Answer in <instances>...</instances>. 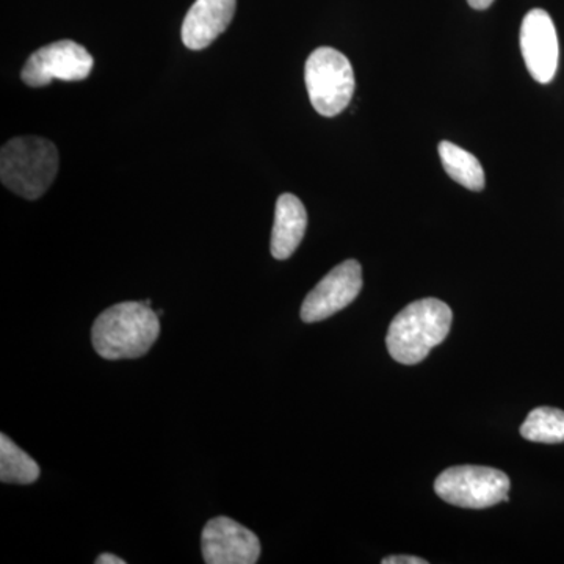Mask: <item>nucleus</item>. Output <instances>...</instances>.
I'll list each match as a JSON object with an SVG mask.
<instances>
[{"instance_id":"7ed1b4c3","label":"nucleus","mask_w":564,"mask_h":564,"mask_svg":"<svg viewBox=\"0 0 564 564\" xmlns=\"http://www.w3.org/2000/svg\"><path fill=\"white\" fill-rule=\"evenodd\" d=\"M58 173V151L41 137H17L0 152V180L24 199H39Z\"/></svg>"},{"instance_id":"dca6fc26","label":"nucleus","mask_w":564,"mask_h":564,"mask_svg":"<svg viewBox=\"0 0 564 564\" xmlns=\"http://www.w3.org/2000/svg\"><path fill=\"white\" fill-rule=\"evenodd\" d=\"M98 564H124V560L120 558V556L111 555V554H102L98 556L96 560Z\"/></svg>"},{"instance_id":"ddd939ff","label":"nucleus","mask_w":564,"mask_h":564,"mask_svg":"<svg viewBox=\"0 0 564 564\" xmlns=\"http://www.w3.org/2000/svg\"><path fill=\"white\" fill-rule=\"evenodd\" d=\"M40 466L7 434H0V480L2 484L31 485L40 478Z\"/></svg>"},{"instance_id":"39448f33","label":"nucleus","mask_w":564,"mask_h":564,"mask_svg":"<svg viewBox=\"0 0 564 564\" xmlns=\"http://www.w3.org/2000/svg\"><path fill=\"white\" fill-rule=\"evenodd\" d=\"M510 488L507 474L485 466L451 467L434 481V491L444 502L473 510L507 502Z\"/></svg>"},{"instance_id":"f03ea898","label":"nucleus","mask_w":564,"mask_h":564,"mask_svg":"<svg viewBox=\"0 0 564 564\" xmlns=\"http://www.w3.org/2000/svg\"><path fill=\"white\" fill-rule=\"evenodd\" d=\"M451 307L436 299H423L408 304L389 326L386 345L397 362L414 366L422 362L451 332Z\"/></svg>"},{"instance_id":"1a4fd4ad","label":"nucleus","mask_w":564,"mask_h":564,"mask_svg":"<svg viewBox=\"0 0 564 564\" xmlns=\"http://www.w3.org/2000/svg\"><path fill=\"white\" fill-rule=\"evenodd\" d=\"M521 51L530 76L540 84L554 80L558 69L560 44L547 11L532 10L521 25Z\"/></svg>"},{"instance_id":"2eb2a0df","label":"nucleus","mask_w":564,"mask_h":564,"mask_svg":"<svg viewBox=\"0 0 564 564\" xmlns=\"http://www.w3.org/2000/svg\"><path fill=\"white\" fill-rule=\"evenodd\" d=\"M383 564H426V560L419 558V556L411 555H392L383 558Z\"/></svg>"},{"instance_id":"f8f14e48","label":"nucleus","mask_w":564,"mask_h":564,"mask_svg":"<svg viewBox=\"0 0 564 564\" xmlns=\"http://www.w3.org/2000/svg\"><path fill=\"white\" fill-rule=\"evenodd\" d=\"M437 151H440L445 173L452 180L469 191H484L486 185L484 166L474 154L456 147L451 141H441Z\"/></svg>"},{"instance_id":"9d476101","label":"nucleus","mask_w":564,"mask_h":564,"mask_svg":"<svg viewBox=\"0 0 564 564\" xmlns=\"http://www.w3.org/2000/svg\"><path fill=\"white\" fill-rule=\"evenodd\" d=\"M237 0H195L182 24V41L192 51L206 50L236 14Z\"/></svg>"},{"instance_id":"423d86ee","label":"nucleus","mask_w":564,"mask_h":564,"mask_svg":"<svg viewBox=\"0 0 564 564\" xmlns=\"http://www.w3.org/2000/svg\"><path fill=\"white\" fill-rule=\"evenodd\" d=\"M95 61L90 52L76 41L62 40L33 52L22 68L21 79L32 88L52 80L79 82L90 76Z\"/></svg>"},{"instance_id":"20e7f679","label":"nucleus","mask_w":564,"mask_h":564,"mask_svg":"<svg viewBox=\"0 0 564 564\" xmlns=\"http://www.w3.org/2000/svg\"><path fill=\"white\" fill-rule=\"evenodd\" d=\"M307 95L315 111L333 118L343 113L355 95L351 63L333 47H318L304 66Z\"/></svg>"},{"instance_id":"f257e3e1","label":"nucleus","mask_w":564,"mask_h":564,"mask_svg":"<svg viewBox=\"0 0 564 564\" xmlns=\"http://www.w3.org/2000/svg\"><path fill=\"white\" fill-rule=\"evenodd\" d=\"M159 336V314L144 302L115 304L96 318L91 329L93 347L109 361L141 358Z\"/></svg>"},{"instance_id":"6e6552de","label":"nucleus","mask_w":564,"mask_h":564,"mask_svg":"<svg viewBox=\"0 0 564 564\" xmlns=\"http://www.w3.org/2000/svg\"><path fill=\"white\" fill-rule=\"evenodd\" d=\"M202 549L207 564H254L261 556L259 538L225 516L204 527Z\"/></svg>"},{"instance_id":"4468645a","label":"nucleus","mask_w":564,"mask_h":564,"mask_svg":"<svg viewBox=\"0 0 564 564\" xmlns=\"http://www.w3.org/2000/svg\"><path fill=\"white\" fill-rule=\"evenodd\" d=\"M521 434L532 443H564V411L549 406L536 408L522 423Z\"/></svg>"},{"instance_id":"f3484780","label":"nucleus","mask_w":564,"mask_h":564,"mask_svg":"<svg viewBox=\"0 0 564 564\" xmlns=\"http://www.w3.org/2000/svg\"><path fill=\"white\" fill-rule=\"evenodd\" d=\"M467 3L475 10H486L492 6L494 0H467Z\"/></svg>"},{"instance_id":"0eeeda50","label":"nucleus","mask_w":564,"mask_h":564,"mask_svg":"<svg viewBox=\"0 0 564 564\" xmlns=\"http://www.w3.org/2000/svg\"><path fill=\"white\" fill-rule=\"evenodd\" d=\"M362 289L361 263L350 259L334 267L332 272L307 293L302 306V321H326L358 299Z\"/></svg>"},{"instance_id":"9b49d317","label":"nucleus","mask_w":564,"mask_h":564,"mask_svg":"<svg viewBox=\"0 0 564 564\" xmlns=\"http://www.w3.org/2000/svg\"><path fill=\"white\" fill-rule=\"evenodd\" d=\"M307 228V212L302 199L292 193H284L278 198L274 209L272 232V254L278 261L291 258L302 243Z\"/></svg>"}]
</instances>
